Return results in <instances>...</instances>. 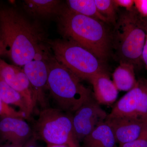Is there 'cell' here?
Returning a JSON list of instances; mask_svg holds the SVG:
<instances>
[{
  "instance_id": "6da1fadb",
  "label": "cell",
  "mask_w": 147,
  "mask_h": 147,
  "mask_svg": "<svg viewBox=\"0 0 147 147\" xmlns=\"http://www.w3.org/2000/svg\"><path fill=\"white\" fill-rule=\"evenodd\" d=\"M0 32L7 55L18 66H24L50 50L49 40L41 25L13 7L0 8Z\"/></svg>"
},
{
  "instance_id": "7a4b0ae2",
  "label": "cell",
  "mask_w": 147,
  "mask_h": 147,
  "mask_svg": "<svg viewBox=\"0 0 147 147\" xmlns=\"http://www.w3.org/2000/svg\"><path fill=\"white\" fill-rule=\"evenodd\" d=\"M58 28L64 39L75 42L103 61L112 45V32L104 22L63 7L57 17Z\"/></svg>"
},
{
  "instance_id": "3957f363",
  "label": "cell",
  "mask_w": 147,
  "mask_h": 147,
  "mask_svg": "<svg viewBox=\"0 0 147 147\" xmlns=\"http://www.w3.org/2000/svg\"><path fill=\"white\" fill-rule=\"evenodd\" d=\"M47 90L59 109L74 113L87 100L93 96L91 91L82 80L59 63L53 54L48 61Z\"/></svg>"
},
{
  "instance_id": "277c9868",
  "label": "cell",
  "mask_w": 147,
  "mask_h": 147,
  "mask_svg": "<svg viewBox=\"0 0 147 147\" xmlns=\"http://www.w3.org/2000/svg\"><path fill=\"white\" fill-rule=\"evenodd\" d=\"M140 16L135 7L120 15L112 34V44L120 62L139 67L143 63L142 53L146 34L140 23Z\"/></svg>"
},
{
  "instance_id": "5b68a950",
  "label": "cell",
  "mask_w": 147,
  "mask_h": 147,
  "mask_svg": "<svg viewBox=\"0 0 147 147\" xmlns=\"http://www.w3.org/2000/svg\"><path fill=\"white\" fill-rule=\"evenodd\" d=\"M48 43L55 59L82 80L89 82L96 74L105 71L102 61L75 42L57 39L49 40Z\"/></svg>"
},
{
  "instance_id": "8992f818",
  "label": "cell",
  "mask_w": 147,
  "mask_h": 147,
  "mask_svg": "<svg viewBox=\"0 0 147 147\" xmlns=\"http://www.w3.org/2000/svg\"><path fill=\"white\" fill-rule=\"evenodd\" d=\"M32 131L34 137L47 144L81 147L74 133L73 115L59 108L49 107L41 110Z\"/></svg>"
},
{
  "instance_id": "52a82bcc",
  "label": "cell",
  "mask_w": 147,
  "mask_h": 147,
  "mask_svg": "<svg viewBox=\"0 0 147 147\" xmlns=\"http://www.w3.org/2000/svg\"><path fill=\"white\" fill-rule=\"evenodd\" d=\"M108 117L147 120V79L142 78L138 80L135 86L114 105Z\"/></svg>"
},
{
  "instance_id": "ba28073f",
  "label": "cell",
  "mask_w": 147,
  "mask_h": 147,
  "mask_svg": "<svg viewBox=\"0 0 147 147\" xmlns=\"http://www.w3.org/2000/svg\"><path fill=\"white\" fill-rule=\"evenodd\" d=\"M52 55V51L49 50L25 65L23 69L30 82L36 105H39L41 110L49 108L46 96L48 61Z\"/></svg>"
},
{
  "instance_id": "9c48e42d",
  "label": "cell",
  "mask_w": 147,
  "mask_h": 147,
  "mask_svg": "<svg viewBox=\"0 0 147 147\" xmlns=\"http://www.w3.org/2000/svg\"><path fill=\"white\" fill-rule=\"evenodd\" d=\"M108 115L94 96L83 103L73 115L74 133L79 144L96 127L105 122Z\"/></svg>"
},
{
  "instance_id": "30bf717a",
  "label": "cell",
  "mask_w": 147,
  "mask_h": 147,
  "mask_svg": "<svg viewBox=\"0 0 147 147\" xmlns=\"http://www.w3.org/2000/svg\"><path fill=\"white\" fill-rule=\"evenodd\" d=\"M0 76L24 98L28 107L30 119L36 105L30 82L24 69L7 63L0 58Z\"/></svg>"
},
{
  "instance_id": "8fae6325",
  "label": "cell",
  "mask_w": 147,
  "mask_h": 147,
  "mask_svg": "<svg viewBox=\"0 0 147 147\" xmlns=\"http://www.w3.org/2000/svg\"><path fill=\"white\" fill-rule=\"evenodd\" d=\"M119 145L134 141L147 130V120L127 117H107L105 121Z\"/></svg>"
},
{
  "instance_id": "7c38bea8",
  "label": "cell",
  "mask_w": 147,
  "mask_h": 147,
  "mask_svg": "<svg viewBox=\"0 0 147 147\" xmlns=\"http://www.w3.org/2000/svg\"><path fill=\"white\" fill-rule=\"evenodd\" d=\"M32 136V129L25 119L0 117V139L2 142L23 145Z\"/></svg>"
},
{
  "instance_id": "4fadbf2b",
  "label": "cell",
  "mask_w": 147,
  "mask_h": 147,
  "mask_svg": "<svg viewBox=\"0 0 147 147\" xmlns=\"http://www.w3.org/2000/svg\"><path fill=\"white\" fill-rule=\"evenodd\" d=\"M89 82L92 85L94 97L99 105H110L117 100L119 90L106 71L96 74Z\"/></svg>"
},
{
  "instance_id": "5bb4252c",
  "label": "cell",
  "mask_w": 147,
  "mask_h": 147,
  "mask_svg": "<svg viewBox=\"0 0 147 147\" xmlns=\"http://www.w3.org/2000/svg\"><path fill=\"white\" fill-rule=\"evenodd\" d=\"M58 0H25L23 2L24 10L36 18H46L57 16L63 7Z\"/></svg>"
},
{
  "instance_id": "9a60e30c",
  "label": "cell",
  "mask_w": 147,
  "mask_h": 147,
  "mask_svg": "<svg viewBox=\"0 0 147 147\" xmlns=\"http://www.w3.org/2000/svg\"><path fill=\"white\" fill-rule=\"evenodd\" d=\"M82 142L81 147H119L112 128L105 122L93 130Z\"/></svg>"
},
{
  "instance_id": "2e32d148",
  "label": "cell",
  "mask_w": 147,
  "mask_h": 147,
  "mask_svg": "<svg viewBox=\"0 0 147 147\" xmlns=\"http://www.w3.org/2000/svg\"><path fill=\"white\" fill-rule=\"evenodd\" d=\"M133 65L120 62L113 74V82L118 90L129 91L137 84Z\"/></svg>"
},
{
  "instance_id": "e0dca14e",
  "label": "cell",
  "mask_w": 147,
  "mask_h": 147,
  "mask_svg": "<svg viewBox=\"0 0 147 147\" xmlns=\"http://www.w3.org/2000/svg\"><path fill=\"white\" fill-rule=\"evenodd\" d=\"M0 96L2 99L8 105H13L25 113L26 119L30 120L26 101L18 92L10 87L0 76Z\"/></svg>"
},
{
  "instance_id": "ac0fdd59",
  "label": "cell",
  "mask_w": 147,
  "mask_h": 147,
  "mask_svg": "<svg viewBox=\"0 0 147 147\" xmlns=\"http://www.w3.org/2000/svg\"><path fill=\"white\" fill-rule=\"evenodd\" d=\"M66 3L67 7L76 13L108 23L98 10L94 0H68Z\"/></svg>"
},
{
  "instance_id": "d6986e66",
  "label": "cell",
  "mask_w": 147,
  "mask_h": 147,
  "mask_svg": "<svg viewBox=\"0 0 147 147\" xmlns=\"http://www.w3.org/2000/svg\"><path fill=\"white\" fill-rule=\"evenodd\" d=\"M99 13L107 20L108 23L115 24L118 19L117 9L114 0H94Z\"/></svg>"
},
{
  "instance_id": "ffe728a7",
  "label": "cell",
  "mask_w": 147,
  "mask_h": 147,
  "mask_svg": "<svg viewBox=\"0 0 147 147\" xmlns=\"http://www.w3.org/2000/svg\"><path fill=\"white\" fill-rule=\"evenodd\" d=\"M0 117H12L26 119L25 113L20 111H17L10 107L2 99L0 96Z\"/></svg>"
},
{
  "instance_id": "44dd1931",
  "label": "cell",
  "mask_w": 147,
  "mask_h": 147,
  "mask_svg": "<svg viewBox=\"0 0 147 147\" xmlns=\"http://www.w3.org/2000/svg\"><path fill=\"white\" fill-rule=\"evenodd\" d=\"M119 147H147V130L134 141L119 145Z\"/></svg>"
},
{
  "instance_id": "7402d4cb",
  "label": "cell",
  "mask_w": 147,
  "mask_h": 147,
  "mask_svg": "<svg viewBox=\"0 0 147 147\" xmlns=\"http://www.w3.org/2000/svg\"><path fill=\"white\" fill-rule=\"evenodd\" d=\"M134 7L142 18L147 17V0H134Z\"/></svg>"
},
{
  "instance_id": "603a6c76",
  "label": "cell",
  "mask_w": 147,
  "mask_h": 147,
  "mask_svg": "<svg viewBox=\"0 0 147 147\" xmlns=\"http://www.w3.org/2000/svg\"><path fill=\"white\" fill-rule=\"evenodd\" d=\"M117 7H122L126 9V11H130L134 8V1L133 0H114Z\"/></svg>"
},
{
  "instance_id": "cb8c5ba5",
  "label": "cell",
  "mask_w": 147,
  "mask_h": 147,
  "mask_svg": "<svg viewBox=\"0 0 147 147\" xmlns=\"http://www.w3.org/2000/svg\"><path fill=\"white\" fill-rule=\"evenodd\" d=\"M38 139L33 135L23 145L22 147H41L38 143Z\"/></svg>"
},
{
  "instance_id": "d4e9b609",
  "label": "cell",
  "mask_w": 147,
  "mask_h": 147,
  "mask_svg": "<svg viewBox=\"0 0 147 147\" xmlns=\"http://www.w3.org/2000/svg\"><path fill=\"white\" fill-rule=\"evenodd\" d=\"M142 63L147 69V34L146 36V42L142 53Z\"/></svg>"
},
{
  "instance_id": "484cf974",
  "label": "cell",
  "mask_w": 147,
  "mask_h": 147,
  "mask_svg": "<svg viewBox=\"0 0 147 147\" xmlns=\"http://www.w3.org/2000/svg\"><path fill=\"white\" fill-rule=\"evenodd\" d=\"M7 48L0 32V56L7 55Z\"/></svg>"
},
{
  "instance_id": "4316f807",
  "label": "cell",
  "mask_w": 147,
  "mask_h": 147,
  "mask_svg": "<svg viewBox=\"0 0 147 147\" xmlns=\"http://www.w3.org/2000/svg\"><path fill=\"white\" fill-rule=\"evenodd\" d=\"M140 23L142 28L144 29L146 34H147V17L142 18L140 16Z\"/></svg>"
},
{
  "instance_id": "83f0119b",
  "label": "cell",
  "mask_w": 147,
  "mask_h": 147,
  "mask_svg": "<svg viewBox=\"0 0 147 147\" xmlns=\"http://www.w3.org/2000/svg\"><path fill=\"white\" fill-rule=\"evenodd\" d=\"M23 145H16L11 143L5 142L4 144H1L0 147H22Z\"/></svg>"
},
{
  "instance_id": "f1b7e54d",
  "label": "cell",
  "mask_w": 147,
  "mask_h": 147,
  "mask_svg": "<svg viewBox=\"0 0 147 147\" xmlns=\"http://www.w3.org/2000/svg\"><path fill=\"white\" fill-rule=\"evenodd\" d=\"M46 147H70L64 144H47Z\"/></svg>"
}]
</instances>
